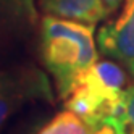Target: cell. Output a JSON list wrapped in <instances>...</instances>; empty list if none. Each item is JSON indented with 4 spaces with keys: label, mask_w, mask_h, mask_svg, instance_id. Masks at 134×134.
Segmentation results:
<instances>
[{
    "label": "cell",
    "mask_w": 134,
    "mask_h": 134,
    "mask_svg": "<svg viewBox=\"0 0 134 134\" xmlns=\"http://www.w3.org/2000/svg\"><path fill=\"white\" fill-rule=\"evenodd\" d=\"M94 26L47 15L41 23V53L63 99L97 62Z\"/></svg>",
    "instance_id": "cell-1"
},
{
    "label": "cell",
    "mask_w": 134,
    "mask_h": 134,
    "mask_svg": "<svg viewBox=\"0 0 134 134\" xmlns=\"http://www.w3.org/2000/svg\"><path fill=\"white\" fill-rule=\"evenodd\" d=\"M126 73L115 60H97L71 87L65 107L91 128L108 123L124 92Z\"/></svg>",
    "instance_id": "cell-2"
},
{
    "label": "cell",
    "mask_w": 134,
    "mask_h": 134,
    "mask_svg": "<svg viewBox=\"0 0 134 134\" xmlns=\"http://www.w3.org/2000/svg\"><path fill=\"white\" fill-rule=\"evenodd\" d=\"M97 44L102 53L124 66L134 78V0H124L118 18L100 26Z\"/></svg>",
    "instance_id": "cell-3"
},
{
    "label": "cell",
    "mask_w": 134,
    "mask_h": 134,
    "mask_svg": "<svg viewBox=\"0 0 134 134\" xmlns=\"http://www.w3.org/2000/svg\"><path fill=\"white\" fill-rule=\"evenodd\" d=\"M39 7L50 16L89 24H97L108 16L102 0H39Z\"/></svg>",
    "instance_id": "cell-4"
},
{
    "label": "cell",
    "mask_w": 134,
    "mask_h": 134,
    "mask_svg": "<svg viewBox=\"0 0 134 134\" xmlns=\"http://www.w3.org/2000/svg\"><path fill=\"white\" fill-rule=\"evenodd\" d=\"M95 131L76 113L65 110L55 115L37 134H95Z\"/></svg>",
    "instance_id": "cell-5"
},
{
    "label": "cell",
    "mask_w": 134,
    "mask_h": 134,
    "mask_svg": "<svg viewBox=\"0 0 134 134\" xmlns=\"http://www.w3.org/2000/svg\"><path fill=\"white\" fill-rule=\"evenodd\" d=\"M115 134H134V84L124 89L116 110L108 120Z\"/></svg>",
    "instance_id": "cell-6"
},
{
    "label": "cell",
    "mask_w": 134,
    "mask_h": 134,
    "mask_svg": "<svg viewBox=\"0 0 134 134\" xmlns=\"http://www.w3.org/2000/svg\"><path fill=\"white\" fill-rule=\"evenodd\" d=\"M121 2H123V0H102L103 8H105V12H107V15H113L121 7Z\"/></svg>",
    "instance_id": "cell-7"
}]
</instances>
